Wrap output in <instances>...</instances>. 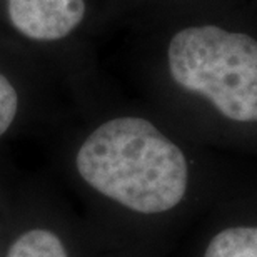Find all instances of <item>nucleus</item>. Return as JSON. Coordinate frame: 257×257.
I'll return each mask as SVG.
<instances>
[{"label": "nucleus", "mask_w": 257, "mask_h": 257, "mask_svg": "<svg viewBox=\"0 0 257 257\" xmlns=\"http://www.w3.org/2000/svg\"><path fill=\"white\" fill-rule=\"evenodd\" d=\"M77 169L97 192L141 214L176 207L189 182L181 149L139 117H120L97 127L79 149Z\"/></svg>", "instance_id": "nucleus-1"}, {"label": "nucleus", "mask_w": 257, "mask_h": 257, "mask_svg": "<svg viewBox=\"0 0 257 257\" xmlns=\"http://www.w3.org/2000/svg\"><path fill=\"white\" fill-rule=\"evenodd\" d=\"M169 69L182 89L205 97L224 117L257 122V40L215 25L189 27L169 45Z\"/></svg>", "instance_id": "nucleus-2"}, {"label": "nucleus", "mask_w": 257, "mask_h": 257, "mask_svg": "<svg viewBox=\"0 0 257 257\" xmlns=\"http://www.w3.org/2000/svg\"><path fill=\"white\" fill-rule=\"evenodd\" d=\"M10 22L32 40H59L79 27L84 0H7Z\"/></svg>", "instance_id": "nucleus-3"}, {"label": "nucleus", "mask_w": 257, "mask_h": 257, "mask_svg": "<svg viewBox=\"0 0 257 257\" xmlns=\"http://www.w3.org/2000/svg\"><path fill=\"white\" fill-rule=\"evenodd\" d=\"M204 257H257V227L224 229L210 240Z\"/></svg>", "instance_id": "nucleus-4"}, {"label": "nucleus", "mask_w": 257, "mask_h": 257, "mask_svg": "<svg viewBox=\"0 0 257 257\" xmlns=\"http://www.w3.org/2000/svg\"><path fill=\"white\" fill-rule=\"evenodd\" d=\"M7 257H69L60 239L50 230L34 229L22 234L9 249Z\"/></svg>", "instance_id": "nucleus-5"}, {"label": "nucleus", "mask_w": 257, "mask_h": 257, "mask_svg": "<svg viewBox=\"0 0 257 257\" xmlns=\"http://www.w3.org/2000/svg\"><path fill=\"white\" fill-rule=\"evenodd\" d=\"M19 97L14 85L5 75L0 74V136L12 125L17 114Z\"/></svg>", "instance_id": "nucleus-6"}]
</instances>
